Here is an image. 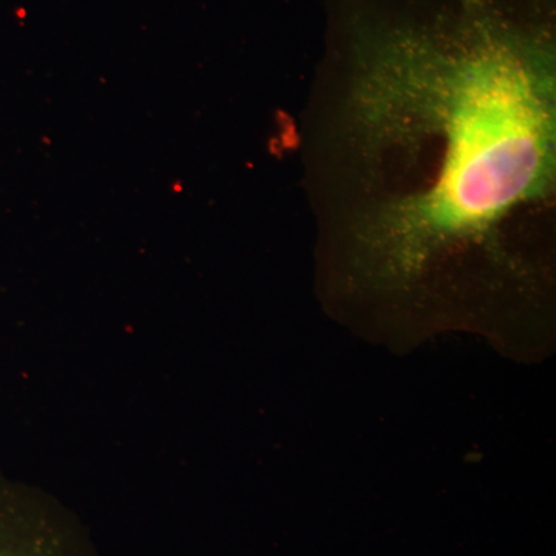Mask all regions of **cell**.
I'll list each match as a JSON object with an SVG mask.
<instances>
[{"label": "cell", "mask_w": 556, "mask_h": 556, "mask_svg": "<svg viewBox=\"0 0 556 556\" xmlns=\"http://www.w3.org/2000/svg\"><path fill=\"white\" fill-rule=\"evenodd\" d=\"M305 113L324 308L405 351L555 342L556 0H329Z\"/></svg>", "instance_id": "1"}, {"label": "cell", "mask_w": 556, "mask_h": 556, "mask_svg": "<svg viewBox=\"0 0 556 556\" xmlns=\"http://www.w3.org/2000/svg\"><path fill=\"white\" fill-rule=\"evenodd\" d=\"M0 556H98L78 525L0 475Z\"/></svg>", "instance_id": "2"}]
</instances>
